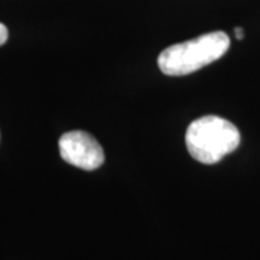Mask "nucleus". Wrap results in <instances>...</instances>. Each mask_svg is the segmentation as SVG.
Instances as JSON below:
<instances>
[{
	"label": "nucleus",
	"instance_id": "nucleus-5",
	"mask_svg": "<svg viewBox=\"0 0 260 260\" xmlns=\"http://www.w3.org/2000/svg\"><path fill=\"white\" fill-rule=\"evenodd\" d=\"M234 32H236V38L240 41V39H243V37H244V32H243L242 28H236L234 29Z\"/></svg>",
	"mask_w": 260,
	"mask_h": 260
},
{
	"label": "nucleus",
	"instance_id": "nucleus-1",
	"mask_svg": "<svg viewBox=\"0 0 260 260\" xmlns=\"http://www.w3.org/2000/svg\"><path fill=\"white\" fill-rule=\"evenodd\" d=\"M229 47L230 38L225 32H208L164 49L158 58L159 70L171 77L192 74L221 58Z\"/></svg>",
	"mask_w": 260,
	"mask_h": 260
},
{
	"label": "nucleus",
	"instance_id": "nucleus-2",
	"mask_svg": "<svg viewBox=\"0 0 260 260\" xmlns=\"http://www.w3.org/2000/svg\"><path fill=\"white\" fill-rule=\"evenodd\" d=\"M185 143L195 160L213 165L239 148L240 132L223 117L204 116L188 126Z\"/></svg>",
	"mask_w": 260,
	"mask_h": 260
},
{
	"label": "nucleus",
	"instance_id": "nucleus-3",
	"mask_svg": "<svg viewBox=\"0 0 260 260\" xmlns=\"http://www.w3.org/2000/svg\"><path fill=\"white\" fill-rule=\"evenodd\" d=\"M58 146L61 158L67 164L84 171H94L104 162V150L100 143L83 130L64 133L59 138Z\"/></svg>",
	"mask_w": 260,
	"mask_h": 260
},
{
	"label": "nucleus",
	"instance_id": "nucleus-4",
	"mask_svg": "<svg viewBox=\"0 0 260 260\" xmlns=\"http://www.w3.org/2000/svg\"><path fill=\"white\" fill-rule=\"evenodd\" d=\"M8 37H9V32H8V28L0 23V45H3L6 41H8Z\"/></svg>",
	"mask_w": 260,
	"mask_h": 260
}]
</instances>
